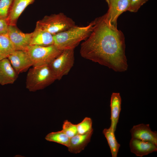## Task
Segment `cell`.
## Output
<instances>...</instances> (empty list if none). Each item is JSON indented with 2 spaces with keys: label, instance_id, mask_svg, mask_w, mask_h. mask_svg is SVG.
Returning a JSON list of instances; mask_svg holds the SVG:
<instances>
[{
  "label": "cell",
  "instance_id": "obj_3",
  "mask_svg": "<svg viewBox=\"0 0 157 157\" xmlns=\"http://www.w3.org/2000/svg\"><path fill=\"white\" fill-rule=\"evenodd\" d=\"M49 65L33 66L28 71L26 88L30 91L43 89L56 80Z\"/></svg>",
  "mask_w": 157,
  "mask_h": 157
},
{
  "label": "cell",
  "instance_id": "obj_1",
  "mask_svg": "<svg viewBox=\"0 0 157 157\" xmlns=\"http://www.w3.org/2000/svg\"><path fill=\"white\" fill-rule=\"evenodd\" d=\"M93 21L91 33L81 44V56L115 72L126 71L128 64L123 33L110 24L104 15Z\"/></svg>",
  "mask_w": 157,
  "mask_h": 157
},
{
  "label": "cell",
  "instance_id": "obj_13",
  "mask_svg": "<svg viewBox=\"0 0 157 157\" xmlns=\"http://www.w3.org/2000/svg\"><path fill=\"white\" fill-rule=\"evenodd\" d=\"M93 131L83 134L78 133L70 138L67 147L69 151L73 153L77 154L84 150L90 142Z\"/></svg>",
  "mask_w": 157,
  "mask_h": 157
},
{
  "label": "cell",
  "instance_id": "obj_9",
  "mask_svg": "<svg viewBox=\"0 0 157 157\" xmlns=\"http://www.w3.org/2000/svg\"><path fill=\"white\" fill-rule=\"evenodd\" d=\"M19 74L27 71L33 63L26 50H15L7 57Z\"/></svg>",
  "mask_w": 157,
  "mask_h": 157
},
{
  "label": "cell",
  "instance_id": "obj_7",
  "mask_svg": "<svg viewBox=\"0 0 157 157\" xmlns=\"http://www.w3.org/2000/svg\"><path fill=\"white\" fill-rule=\"evenodd\" d=\"M7 34L15 50H26L30 45L32 33H25L16 25H9Z\"/></svg>",
  "mask_w": 157,
  "mask_h": 157
},
{
  "label": "cell",
  "instance_id": "obj_16",
  "mask_svg": "<svg viewBox=\"0 0 157 157\" xmlns=\"http://www.w3.org/2000/svg\"><path fill=\"white\" fill-rule=\"evenodd\" d=\"M121 98L119 93L113 92L110 98L111 124L110 127L115 131L121 109Z\"/></svg>",
  "mask_w": 157,
  "mask_h": 157
},
{
  "label": "cell",
  "instance_id": "obj_18",
  "mask_svg": "<svg viewBox=\"0 0 157 157\" xmlns=\"http://www.w3.org/2000/svg\"><path fill=\"white\" fill-rule=\"evenodd\" d=\"M45 139L48 141L55 142L68 147L70 138L62 130L49 133L46 136Z\"/></svg>",
  "mask_w": 157,
  "mask_h": 157
},
{
  "label": "cell",
  "instance_id": "obj_11",
  "mask_svg": "<svg viewBox=\"0 0 157 157\" xmlns=\"http://www.w3.org/2000/svg\"><path fill=\"white\" fill-rule=\"evenodd\" d=\"M18 74L7 58L0 60V84L3 85L13 83Z\"/></svg>",
  "mask_w": 157,
  "mask_h": 157
},
{
  "label": "cell",
  "instance_id": "obj_23",
  "mask_svg": "<svg viewBox=\"0 0 157 157\" xmlns=\"http://www.w3.org/2000/svg\"><path fill=\"white\" fill-rule=\"evenodd\" d=\"M148 0H129V7L128 11L135 13Z\"/></svg>",
  "mask_w": 157,
  "mask_h": 157
},
{
  "label": "cell",
  "instance_id": "obj_22",
  "mask_svg": "<svg viewBox=\"0 0 157 157\" xmlns=\"http://www.w3.org/2000/svg\"><path fill=\"white\" fill-rule=\"evenodd\" d=\"M62 130L70 138L78 133L76 125L72 123L67 120L64 121Z\"/></svg>",
  "mask_w": 157,
  "mask_h": 157
},
{
  "label": "cell",
  "instance_id": "obj_6",
  "mask_svg": "<svg viewBox=\"0 0 157 157\" xmlns=\"http://www.w3.org/2000/svg\"><path fill=\"white\" fill-rule=\"evenodd\" d=\"M74 49L63 50L49 65L56 80L68 74L74 62Z\"/></svg>",
  "mask_w": 157,
  "mask_h": 157
},
{
  "label": "cell",
  "instance_id": "obj_4",
  "mask_svg": "<svg viewBox=\"0 0 157 157\" xmlns=\"http://www.w3.org/2000/svg\"><path fill=\"white\" fill-rule=\"evenodd\" d=\"M76 25L72 19L60 13L46 15L38 21L36 27L46 31L53 35L65 31Z\"/></svg>",
  "mask_w": 157,
  "mask_h": 157
},
{
  "label": "cell",
  "instance_id": "obj_20",
  "mask_svg": "<svg viewBox=\"0 0 157 157\" xmlns=\"http://www.w3.org/2000/svg\"><path fill=\"white\" fill-rule=\"evenodd\" d=\"M76 125L78 134H84L93 131L92 121L90 117H85L81 122Z\"/></svg>",
  "mask_w": 157,
  "mask_h": 157
},
{
  "label": "cell",
  "instance_id": "obj_14",
  "mask_svg": "<svg viewBox=\"0 0 157 157\" xmlns=\"http://www.w3.org/2000/svg\"><path fill=\"white\" fill-rule=\"evenodd\" d=\"M35 0H14L8 16L6 20L8 24L16 25L18 19L26 8Z\"/></svg>",
  "mask_w": 157,
  "mask_h": 157
},
{
  "label": "cell",
  "instance_id": "obj_5",
  "mask_svg": "<svg viewBox=\"0 0 157 157\" xmlns=\"http://www.w3.org/2000/svg\"><path fill=\"white\" fill-rule=\"evenodd\" d=\"M26 50L33 66L49 65L62 51L54 45L47 46L30 45Z\"/></svg>",
  "mask_w": 157,
  "mask_h": 157
},
{
  "label": "cell",
  "instance_id": "obj_17",
  "mask_svg": "<svg viewBox=\"0 0 157 157\" xmlns=\"http://www.w3.org/2000/svg\"><path fill=\"white\" fill-rule=\"evenodd\" d=\"M115 132L110 126L108 129H104L103 131L110 147L112 157H117L120 146L116 138Z\"/></svg>",
  "mask_w": 157,
  "mask_h": 157
},
{
  "label": "cell",
  "instance_id": "obj_24",
  "mask_svg": "<svg viewBox=\"0 0 157 157\" xmlns=\"http://www.w3.org/2000/svg\"><path fill=\"white\" fill-rule=\"evenodd\" d=\"M8 26L6 20L0 19V34L7 33Z\"/></svg>",
  "mask_w": 157,
  "mask_h": 157
},
{
  "label": "cell",
  "instance_id": "obj_12",
  "mask_svg": "<svg viewBox=\"0 0 157 157\" xmlns=\"http://www.w3.org/2000/svg\"><path fill=\"white\" fill-rule=\"evenodd\" d=\"M129 146L132 153L140 157L157 151V145L154 144L133 138L130 141Z\"/></svg>",
  "mask_w": 157,
  "mask_h": 157
},
{
  "label": "cell",
  "instance_id": "obj_2",
  "mask_svg": "<svg viewBox=\"0 0 157 157\" xmlns=\"http://www.w3.org/2000/svg\"><path fill=\"white\" fill-rule=\"evenodd\" d=\"M94 25L93 21L87 26H80L76 25L53 35V45L61 51L74 49L81 41L85 40L89 37Z\"/></svg>",
  "mask_w": 157,
  "mask_h": 157
},
{
  "label": "cell",
  "instance_id": "obj_8",
  "mask_svg": "<svg viewBox=\"0 0 157 157\" xmlns=\"http://www.w3.org/2000/svg\"><path fill=\"white\" fill-rule=\"evenodd\" d=\"M129 0H110L108 9L104 15L105 20L110 25L117 26V21L119 16L128 11Z\"/></svg>",
  "mask_w": 157,
  "mask_h": 157
},
{
  "label": "cell",
  "instance_id": "obj_26",
  "mask_svg": "<svg viewBox=\"0 0 157 157\" xmlns=\"http://www.w3.org/2000/svg\"><path fill=\"white\" fill-rule=\"evenodd\" d=\"M106 2L108 4V5L109 3L110 0H106Z\"/></svg>",
  "mask_w": 157,
  "mask_h": 157
},
{
  "label": "cell",
  "instance_id": "obj_15",
  "mask_svg": "<svg viewBox=\"0 0 157 157\" xmlns=\"http://www.w3.org/2000/svg\"><path fill=\"white\" fill-rule=\"evenodd\" d=\"M53 44L52 35L46 31L35 27L34 31L32 32L30 45L47 46Z\"/></svg>",
  "mask_w": 157,
  "mask_h": 157
},
{
  "label": "cell",
  "instance_id": "obj_25",
  "mask_svg": "<svg viewBox=\"0 0 157 157\" xmlns=\"http://www.w3.org/2000/svg\"><path fill=\"white\" fill-rule=\"evenodd\" d=\"M5 58H6L0 54V60Z\"/></svg>",
  "mask_w": 157,
  "mask_h": 157
},
{
  "label": "cell",
  "instance_id": "obj_21",
  "mask_svg": "<svg viewBox=\"0 0 157 157\" xmlns=\"http://www.w3.org/2000/svg\"><path fill=\"white\" fill-rule=\"evenodd\" d=\"M14 0H0V19L6 20Z\"/></svg>",
  "mask_w": 157,
  "mask_h": 157
},
{
  "label": "cell",
  "instance_id": "obj_10",
  "mask_svg": "<svg viewBox=\"0 0 157 157\" xmlns=\"http://www.w3.org/2000/svg\"><path fill=\"white\" fill-rule=\"evenodd\" d=\"M131 138L152 142L157 145V133L152 131L149 124L134 126L130 131Z\"/></svg>",
  "mask_w": 157,
  "mask_h": 157
},
{
  "label": "cell",
  "instance_id": "obj_19",
  "mask_svg": "<svg viewBox=\"0 0 157 157\" xmlns=\"http://www.w3.org/2000/svg\"><path fill=\"white\" fill-rule=\"evenodd\" d=\"M15 50L7 33L0 34V54L7 58Z\"/></svg>",
  "mask_w": 157,
  "mask_h": 157
}]
</instances>
